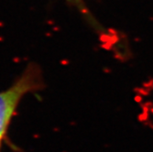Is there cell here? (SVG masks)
<instances>
[{"mask_svg": "<svg viewBox=\"0 0 153 152\" xmlns=\"http://www.w3.org/2000/svg\"><path fill=\"white\" fill-rule=\"evenodd\" d=\"M45 85L39 64L28 63L8 88L0 91V140L6 138L9 125L20 102L27 94L41 91Z\"/></svg>", "mask_w": 153, "mask_h": 152, "instance_id": "1", "label": "cell"}, {"mask_svg": "<svg viewBox=\"0 0 153 152\" xmlns=\"http://www.w3.org/2000/svg\"><path fill=\"white\" fill-rule=\"evenodd\" d=\"M67 1L69 3H71L73 6H76L77 8L80 9L82 11V13H83L84 15H86V16L89 15V13L87 12V9L85 7V5L82 2V0H67Z\"/></svg>", "mask_w": 153, "mask_h": 152, "instance_id": "2", "label": "cell"}, {"mask_svg": "<svg viewBox=\"0 0 153 152\" xmlns=\"http://www.w3.org/2000/svg\"><path fill=\"white\" fill-rule=\"evenodd\" d=\"M2 142H3V141L0 140V151H1V147H2Z\"/></svg>", "mask_w": 153, "mask_h": 152, "instance_id": "3", "label": "cell"}]
</instances>
